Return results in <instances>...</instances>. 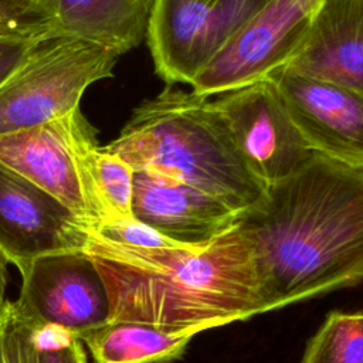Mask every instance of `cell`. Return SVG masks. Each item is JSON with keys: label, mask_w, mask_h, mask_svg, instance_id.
<instances>
[{"label": "cell", "mask_w": 363, "mask_h": 363, "mask_svg": "<svg viewBox=\"0 0 363 363\" xmlns=\"http://www.w3.org/2000/svg\"><path fill=\"white\" fill-rule=\"evenodd\" d=\"M265 313L363 281V166L318 152L240 213Z\"/></svg>", "instance_id": "6da1fadb"}, {"label": "cell", "mask_w": 363, "mask_h": 363, "mask_svg": "<svg viewBox=\"0 0 363 363\" xmlns=\"http://www.w3.org/2000/svg\"><path fill=\"white\" fill-rule=\"evenodd\" d=\"M84 251L105 281L109 322L211 329L265 313L254 250L238 223L193 248L125 245L91 230Z\"/></svg>", "instance_id": "7a4b0ae2"}, {"label": "cell", "mask_w": 363, "mask_h": 363, "mask_svg": "<svg viewBox=\"0 0 363 363\" xmlns=\"http://www.w3.org/2000/svg\"><path fill=\"white\" fill-rule=\"evenodd\" d=\"M105 147L135 170L187 183L238 213L261 201L268 187L248 166L211 99L193 92L167 88L145 101Z\"/></svg>", "instance_id": "3957f363"}, {"label": "cell", "mask_w": 363, "mask_h": 363, "mask_svg": "<svg viewBox=\"0 0 363 363\" xmlns=\"http://www.w3.org/2000/svg\"><path fill=\"white\" fill-rule=\"evenodd\" d=\"M119 55L57 34L38 44L0 86V135L34 128L79 108L85 91L112 77Z\"/></svg>", "instance_id": "277c9868"}, {"label": "cell", "mask_w": 363, "mask_h": 363, "mask_svg": "<svg viewBox=\"0 0 363 363\" xmlns=\"http://www.w3.org/2000/svg\"><path fill=\"white\" fill-rule=\"evenodd\" d=\"M322 0H268L204 65L190 84L200 96L261 81L288 65Z\"/></svg>", "instance_id": "5b68a950"}, {"label": "cell", "mask_w": 363, "mask_h": 363, "mask_svg": "<svg viewBox=\"0 0 363 363\" xmlns=\"http://www.w3.org/2000/svg\"><path fill=\"white\" fill-rule=\"evenodd\" d=\"M98 145L81 109L43 125L0 135V162L51 193L78 217L96 225L86 155Z\"/></svg>", "instance_id": "8992f818"}, {"label": "cell", "mask_w": 363, "mask_h": 363, "mask_svg": "<svg viewBox=\"0 0 363 363\" xmlns=\"http://www.w3.org/2000/svg\"><path fill=\"white\" fill-rule=\"evenodd\" d=\"M267 1L156 0L146 35L156 74L169 85H190Z\"/></svg>", "instance_id": "52a82bcc"}, {"label": "cell", "mask_w": 363, "mask_h": 363, "mask_svg": "<svg viewBox=\"0 0 363 363\" xmlns=\"http://www.w3.org/2000/svg\"><path fill=\"white\" fill-rule=\"evenodd\" d=\"M18 312L35 326H58L82 339L111 318L105 281L84 251H61L20 269Z\"/></svg>", "instance_id": "ba28073f"}, {"label": "cell", "mask_w": 363, "mask_h": 363, "mask_svg": "<svg viewBox=\"0 0 363 363\" xmlns=\"http://www.w3.org/2000/svg\"><path fill=\"white\" fill-rule=\"evenodd\" d=\"M251 170L267 184L279 182L313 155L271 78L223 92L211 101Z\"/></svg>", "instance_id": "9c48e42d"}, {"label": "cell", "mask_w": 363, "mask_h": 363, "mask_svg": "<svg viewBox=\"0 0 363 363\" xmlns=\"http://www.w3.org/2000/svg\"><path fill=\"white\" fill-rule=\"evenodd\" d=\"M92 224L0 162V255L24 268L33 259L85 250Z\"/></svg>", "instance_id": "30bf717a"}, {"label": "cell", "mask_w": 363, "mask_h": 363, "mask_svg": "<svg viewBox=\"0 0 363 363\" xmlns=\"http://www.w3.org/2000/svg\"><path fill=\"white\" fill-rule=\"evenodd\" d=\"M308 146L363 166V95L333 81L282 67L268 75Z\"/></svg>", "instance_id": "8fae6325"}, {"label": "cell", "mask_w": 363, "mask_h": 363, "mask_svg": "<svg viewBox=\"0 0 363 363\" xmlns=\"http://www.w3.org/2000/svg\"><path fill=\"white\" fill-rule=\"evenodd\" d=\"M133 216L176 242L201 247L233 227L240 213L187 183L135 170Z\"/></svg>", "instance_id": "7c38bea8"}, {"label": "cell", "mask_w": 363, "mask_h": 363, "mask_svg": "<svg viewBox=\"0 0 363 363\" xmlns=\"http://www.w3.org/2000/svg\"><path fill=\"white\" fill-rule=\"evenodd\" d=\"M285 67L363 95V0H322L306 38Z\"/></svg>", "instance_id": "4fadbf2b"}, {"label": "cell", "mask_w": 363, "mask_h": 363, "mask_svg": "<svg viewBox=\"0 0 363 363\" xmlns=\"http://www.w3.org/2000/svg\"><path fill=\"white\" fill-rule=\"evenodd\" d=\"M58 34L81 38L119 57L147 35L156 0H47Z\"/></svg>", "instance_id": "5bb4252c"}, {"label": "cell", "mask_w": 363, "mask_h": 363, "mask_svg": "<svg viewBox=\"0 0 363 363\" xmlns=\"http://www.w3.org/2000/svg\"><path fill=\"white\" fill-rule=\"evenodd\" d=\"M201 326L174 328L138 320H112L82 336L95 363H167L186 350Z\"/></svg>", "instance_id": "9a60e30c"}, {"label": "cell", "mask_w": 363, "mask_h": 363, "mask_svg": "<svg viewBox=\"0 0 363 363\" xmlns=\"http://www.w3.org/2000/svg\"><path fill=\"white\" fill-rule=\"evenodd\" d=\"M91 196L99 223L133 217L135 169L105 146H92L86 155Z\"/></svg>", "instance_id": "2e32d148"}, {"label": "cell", "mask_w": 363, "mask_h": 363, "mask_svg": "<svg viewBox=\"0 0 363 363\" xmlns=\"http://www.w3.org/2000/svg\"><path fill=\"white\" fill-rule=\"evenodd\" d=\"M301 363H363V312H330L308 342Z\"/></svg>", "instance_id": "e0dca14e"}, {"label": "cell", "mask_w": 363, "mask_h": 363, "mask_svg": "<svg viewBox=\"0 0 363 363\" xmlns=\"http://www.w3.org/2000/svg\"><path fill=\"white\" fill-rule=\"evenodd\" d=\"M57 34L47 0H0V37Z\"/></svg>", "instance_id": "ac0fdd59"}, {"label": "cell", "mask_w": 363, "mask_h": 363, "mask_svg": "<svg viewBox=\"0 0 363 363\" xmlns=\"http://www.w3.org/2000/svg\"><path fill=\"white\" fill-rule=\"evenodd\" d=\"M0 346L4 363H38L35 328L14 302L0 311Z\"/></svg>", "instance_id": "d6986e66"}, {"label": "cell", "mask_w": 363, "mask_h": 363, "mask_svg": "<svg viewBox=\"0 0 363 363\" xmlns=\"http://www.w3.org/2000/svg\"><path fill=\"white\" fill-rule=\"evenodd\" d=\"M92 233L101 238L133 247L160 248V247H187L176 242L135 216L111 223H102L92 227ZM193 248V247H191Z\"/></svg>", "instance_id": "ffe728a7"}, {"label": "cell", "mask_w": 363, "mask_h": 363, "mask_svg": "<svg viewBox=\"0 0 363 363\" xmlns=\"http://www.w3.org/2000/svg\"><path fill=\"white\" fill-rule=\"evenodd\" d=\"M38 363H86L81 339L58 326H35Z\"/></svg>", "instance_id": "44dd1931"}, {"label": "cell", "mask_w": 363, "mask_h": 363, "mask_svg": "<svg viewBox=\"0 0 363 363\" xmlns=\"http://www.w3.org/2000/svg\"><path fill=\"white\" fill-rule=\"evenodd\" d=\"M52 35L0 37V86L30 57L38 44Z\"/></svg>", "instance_id": "7402d4cb"}, {"label": "cell", "mask_w": 363, "mask_h": 363, "mask_svg": "<svg viewBox=\"0 0 363 363\" xmlns=\"http://www.w3.org/2000/svg\"><path fill=\"white\" fill-rule=\"evenodd\" d=\"M6 286H7V268L6 261L0 255V311L6 306Z\"/></svg>", "instance_id": "603a6c76"}, {"label": "cell", "mask_w": 363, "mask_h": 363, "mask_svg": "<svg viewBox=\"0 0 363 363\" xmlns=\"http://www.w3.org/2000/svg\"><path fill=\"white\" fill-rule=\"evenodd\" d=\"M0 363H4V360H3V353H1V346H0Z\"/></svg>", "instance_id": "cb8c5ba5"}]
</instances>
